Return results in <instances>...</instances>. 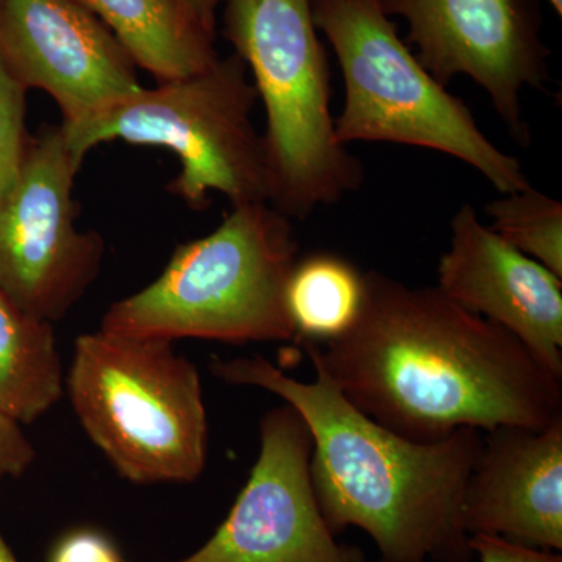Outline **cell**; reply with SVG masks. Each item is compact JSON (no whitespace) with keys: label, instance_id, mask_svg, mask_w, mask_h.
<instances>
[{"label":"cell","instance_id":"cell-1","mask_svg":"<svg viewBox=\"0 0 562 562\" xmlns=\"http://www.w3.org/2000/svg\"><path fill=\"white\" fill-rule=\"evenodd\" d=\"M301 346L351 405L413 441H441L460 428L542 430L562 419V379L438 286L364 272L349 330Z\"/></svg>","mask_w":562,"mask_h":562},{"label":"cell","instance_id":"cell-2","mask_svg":"<svg viewBox=\"0 0 562 562\" xmlns=\"http://www.w3.org/2000/svg\"><path fill=\"white\" fill-rule=\"evenodd\" d=\"M313 368L316 379L305 383L258 355L210 364L222 382L272 392L301 414L313 438L314 494L333 535L360 528L380 562L471 561L462 498L483 431L460 428L441 441H413L351 405Z\"/></svg>","mask_w":562,"mask_h":562},{"label":"cell","instance_id":"cell-3","mask_svg":"<svg viewBox=\"0 0 562 562\" xmlns=\"http://www.w3.org/2000/svg\"><path fill=\"white\" fill-rule=\"evenodd\" d=\"M291 217L241 203L210 235L173 251L154 283L113 303L101 330L228 344L295 341L286 284L299 260Z\"/></svg>","mask_w":562,"mask_h":562},{"label":"cell","instance_id":"cell-4","mask_svg":"<svg viewBox=\"0 0 562 562\" xmlns=\"http://www.w3.org/2000/svg\"><path fill=\"white\" fill-rule=\"evenodd\" d=\"M224 36L254 74L266 110L271 205L305 220L364 180L360 160L338 143L327 52L312 0H222Z\"/></svg>","mask_w":562,"mask_h":562},{"label":"cell","instance_id":"cell-5","mask_svg":"<svg viewBox=\"0 0 562 562\" xmlns=\"http://www.w3.org/2000/svg\"><path fill=\"white\" fill-rule=\"evenodd\" d=\"M66 386L81 427L124 479L191 483L202 475L209 419L201 375L172 341L81 335Z\"/></svg>","mask_w":562,"mask_h":562},{"label":"cell","instance_id":"cell-6","mask_svg":"<svg viewBox=\"0 0 562 562\" xmlns=\"http://www.w3.org/2000/svg\"><path fill=\"white\" fill-rule=\"evenodd\" d=\"M312 10L346 87L335 117L339 144L424 147L472 166L502 194L530 187L520 161L492 144L471 109L420 65L380 0H312Z\"/></svg>","mask_w":562,"mask_h":562},{"label":"cell","instance_id":"cell-7","mask_svg":"<svg viewBox=\"0 0 562 562\" xmlns=\"http://www.w3.org/2000/svg\"><path fill=\"white\" fill-rule=\"evenodd\" d=\"M239 55L217 58L192 76L162 81L76 124H61L77 165L109 140L165 147L181 162L168 191L190 209L205 210L210 192L232 205L271 201L265 138L251 122L257 88Z\"/></svg>","mask_w":562,"mask_h":562},{"label":"cell","instance_id":"cell-8","mask_svg":"<svg viewBox=\"0 0 562 562\" xmlns=\"http://www.w3.org/2000/svg\"><path fill=\"white\" fill-rule=\"evenodd\" d=\"M81 166L60 125L31 136L16 183L0 199V292L25 313L60 321L101 272L105 243L76 227Z\"/></svg>","mask_w":562,"mask_h":562},{"label":"cell","instance_id":"cell-9","mask_svg":"<svg viewBox=\"0 0 562 562\" xmlns=\"http://www.w3.org/2000/svg\"><path fill=\"white\" fill-rule=\"evenodd\" d=\"M380 5L387 16L408 21V43L432 79L447 88L454 77H471L512 138L530 144L522 92L543 90L550 79L539 0H380Z\"/></svg>","mask_w":562,"mask_h":562},{"label":"cell","instance_id":"cell-10","mask_svg":"<svg viewBox=\"0 0 562 562\" xmlns=\"http://www.w3.org/2000/svg\"><path fill=\"white\" fill-rule=\"evenodd\" d=\"M260 457L231 514L202 549L177 562H368L322 516L310 461L313 438L284 403L261 420Z\"/></svg>","mask_w":562,"mask_h":562},{"label":"cell","instance_id":"cell-11","mask_svg":"<svg viewBox=\"0 0 562 562\" xmlns=\"http://www.w3.org/2000/svg\"><path fill=\"white\" fill-rule=\"evenodd\" d=\"M0 60L46 91L61 124L90 120L143 88L124 46L74 0H0Z\"/></svg>","mask_w":562,"mask_h":562},{"label":"cell","instance_id":"cell-12","mask_svg":"<svg viewBox=\"0 0 562 562\" xmlns=\"http://www.w3.org/2000/svg\"><path fill=\"white\" fill-rule=\"evenodd\" d=\"M438 288L461 308L513 333L562 379V281L483 225L471 203L452 220Z\"/></svg>","mask_w":562,"mask_h":562},{"label":"cell","instance_id":"cell-13","mask_svg":"<svg viewBox=\"0 0 562 562\" xmlns=\"http://www.w3.org/2000/svg\"><path fill=\"white\" fill-rule=\"evenodd\" d=\"M462 520L469 538L497 536L531 547L562 550V419L542 430L497 427L483 432Z\"/></svg>","mask_w":562,"mask_h":562},{"label":"cell","instance_id":"cell-14","mask_svg":"<svg viewBox=\"0 0 562 562\" xmlns=\"http://www.w3.org/2000/svg\"><path fill=\"white\" fill-rule=\"evenodd\" d=\"M128 52L136 66L162 81L201 72L220 58L214 38L179 0H74Z\"/></svg>","mask_w":562,"mask_h":562},{"label":"cell","instance_id":"cell-15","mask_svg":"<svg viewBox=\"0 0 562 562\" xmlns=\"http://www.w3.org/2000/svg\"><path fill=\"white\" fill-rule=\"evenodd\" d=\"M65 390L54 322L25 313L0 292V412L32 424Z\"/></svg>","mask_w":562,"mask_h":562},{"label":"cell","instance_id":"cell-16","mask_svg":"<svg viewBox=\"0 0 562 562\" xmlns=\"http://www.w3.org/2000/svg\"><path fill=\"white\" fill-rule=\"evenodd\" d=\"M364 272L330 251L295 262L286 284V310L295 341L324 344L344 335L360 314Z\"/></svg>","mask_w":562,"mask_h":562},{"label":"cell","instance_id":"cell-17","mask_svg":"<svg viewBox=\"0 0 562 562\" xmlns=\"http://www.w3.org/2000/svg\"><path fill=\"white\" fill-rule=\"evenodd\" d=\"M491 224L497 233L527 257L562 279V203L528 187L508 192L486 206Z\"/></svg>","mask_w":562,"mask_h":562},{"label":"cell","instance_id":"cell-18","mask_svg":"<svg viewBox=\"0 0 562 562\" xmlns=\"http://www.w3.org/2000/svg\"><path fill=\"white\" fill-rule=\"evenodd\" d=\"M25 92L0 60V199L16 183L31 138L25 132Z\"/></svg>","mask_w":562,"mask_h":562},{"label":"cell","instance_id":"cell-19","mask_svg":"<svg viewBox=\"0 0 562 562\" xmlns=\"http://www.w3.org/2000/svg\"><path fill=\"white\" fill-rule=\"evenodd\" d=\"M33 460L35 449L22 431L20 422L0 412V480L21 476Z\"/></svg>","mask_w":562,"mask_h":562},{"label":"cell","instance_id":"cell-20","mask_svg":"<svg viewBox=\"0 0 562 562\" xmlns=\"http://www.w3.org/2000/svg\"><path fill=\"white\" fill-rule=\"evenodd\" d=\"M469 546L480 562H562L560 552L531 549L497 536H471Z\"/></svg>","mask_w":562,"mask_h":562},{"label":"cell","instance_id":"cell-21","mask_svg":"<svg viewBox=\"0 0 562 562\" xmlns=\"http://www.w3.org/2000/svg\"><path fill=\"white\" fill-rule=\"evenodd\" d=\"M50 562H124L113 543L94 531H76L66 536Z\"/></svg>","mask_w":562,"mask_h":562},{"label":"cell","instance_id":"cell-22","mask_svg":"<svg viewBox=\"0 0 562 562\" xmlns=\"http://www.w3.org/2000/svg\"><path fill=\"white\" fill-rule=\"evenodd\" d=\"M191 20L198 22L211 35H216V10L222 0H179Z\"/></svg>","mask_w":562,"mask_h":562},{"label":"cell","instance_id":"cell-23","mask_svg":"<svg viewBox=\"0 0 562 562\" xmlns=\"http://www.w3.org/2000/svg\"><path fill=\"white\" fill-rule=\"evenodd\" d=\"M0 562H18L16 558L11 553L9 546L3 541L2 536H0Z\"/></svg>","mask_w":562,"mask_h":562},{"label":"cell","instance_id":"cell-24","mask_svg":"<svg viewBox=\"0 0 562 562\" xmlns=\"http://www.w3.org/2000/svg\"><path fill=\"white\" fill-rule=\"evenodd\" d=\"M550 5L553 7V10L557 11L558 16L562 14V0H549Z\"/></svg>","mask_w":562,"mask_h":562}]
</instances>
